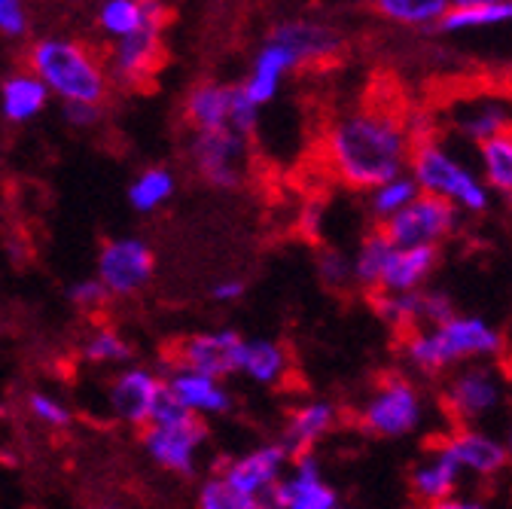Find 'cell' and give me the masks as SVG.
Instances as JSON below:
<instances>
[{
  "instance_id": "1",
  "label": "cell",
  "mask_w": 512,
  "mask_h": 509,
  "mask_svg": "<svg viewBox=\"0 0 512 509\" xmlns=\"http://www.w3.org/2000/svg\"><path fill=\"white\" fill-rule=\"evenodd\" d=\"M412 138L394 116L375 110L351 113L327 135V162L333 174L351 189H375L378 183L403 174L409 165Z\"/></svg>"
},
{
  "instance_id": "2",
  "label": "cell",
  "mask_w": 512,
  "mask_h": 509,
  "mask_svg": "<svg viewBox=\"0 0 512 509\" xmlns=\"http://www.w3.org/2000/svg\"><path fill=\"white\" fill-rule=\"evenodd\" d=\"M503 351L500 330L482 314H452L436 327H415L403 333L400 354L418 375L436 378L464 363L494 360Z\"/></svg>"
},
{
  "instance_id": "3",
  "label": "cell",
  "mask_w": 512,
  "mask_h": 509,
  "mask_svg": "<svg viewBox=\"0 0 512 509\" xmlns=\"http://www.w3.org/2000/svg\"><path fill=\"white\" fill-rule=\"evenodd\" d=\"M409 168L421 193L452 202L461 214H485L491 208V189L485 180L436 141H415Z\"/></svg>"
},
{
  "instance_id": "4",
  "label": "cell",
  "mask_w": 512,
  "mask_h": 509,
  "mask_svg": "<svg viewBox=\"0 0 512 509\" xmlns=\"http://www.w3.org/2000/svg\"><path fill=\"white\" fill-rule=\"evenodd\" d=\"M31 65L43 86L55 89L64 101L101 104L107 77L98 61L74 40H40L31 49Z\"/></svg>"
},
{
  "instance_id": "5",
  "label": "cell",
  "mask_w": 512,
  "mask_h": 509,
  "mask_svg": "<svg viewBox=\"0 0 512 509\" xmlns=\"http://www.w3.org/2000/svg\"><path fill=\"white\" fill-rule=\"evenodd\" d=\"M357 418L360 427L378 439H406L421 430L427 418V397L418 388V381L403 372H391L363 400Z\"/></svg>"
},
{
  "instance_id": "6",
  "label": "cell",
  "mask_w": 512,
  "mask_h": 509,
  "mask_svg": "<svg viewBox=\"0 0 512 509\" xmlns=\"http://www.w3.org/2000/svg\"><path fill=\"white\" fill-rule=\"evenodd\" d=\"M506 400V378L497 366L479 360L458 366L442 385V406L458 427L482 424Z\"/></svg>"
},
{
  "instance_id": "7",
  "label": "cell",
  "mask_w": 512,
  "mask_h": 509,
  "mask_svg": "<svg viewBox=\"0 0 512 509\" xmlns=\"http://www.w3.org/2000/svg\"><path fill=\"white\" fill-rule=\"evenodd\" d=\"M378 229L388 235L394 247H439V241H448L461 229V211L452 202L421 193L412 205H406L391 220H384Z\"/></svg>"
},
{
  "instance_id": "8",
  "label": "cell",
  "mask_w": 512,
  "mask_h": 509,
  "mask_svg": "<svg viewBox=\"0 0 512 509\" xmlns=\"http://www.w3.org/2000/svg\"><path fill=\"white\" fill-rule=\"evenodd\" d=\"M208 421L202 415H186L168 427H144V452L156 467L174 473L180 479H192L199 473V449L208 442Z\"/></svg>"
},
{
  "instance_id": "9",
  "label": "cell",
  "mask_w": 512,
  "mask_h": 509,
  "mask_svg": "<svg viewBox=\"0 0 512 509\" xmlns=\"http://www.w3.org/2000/svg\"><path fill=\"white\" fill-rule=\"evenodd\" d=\"M156 269L153 250L141 238H113L98 253V281L110 296H135Z\"/></svg>"
},
{
  "instance_id": "10",
  "label": "cell",
  "mask_w": 512,
  "mask_h": 509,
  "mask_svg": "<svg viewBox=\"0 0 512 509\" xmlns=\"http://www.w3.org/2000/svg\"><path fill=\"white\" fill-rule=\"evenodd\" d=\"M247 138L238 132L226 129H199L196 141H192V159H196L199 174L217 186V189H238L244 174H241V159L247 153L244 147Z\"/></svg>"
},
{
  "instance_id": "11",
  "label": "cell",
  "mask_w": 512,
  "mask_h": 509,
  "mask_svg": "<svg viewBox=\"0 0 512 509\" xmlns=\"http://www.w3.org/2000/svg\"><path fill=\"white\" fill-rule=\"evenodd\" d=\"M442 445L448 449V455L458 461L464 476L491 482V479H497V476H503L509 470V458H506L500 436H494L491 430H485L479 424L455 427L442 439Z\"/></svg>"
},
{
  "instance_id": "12",
  "label": "cell",
  "mask_w": 512,
  "mask_h": 509,
  "mask_svg": "<svg viewBox=\"0 0 512 509\" xmlns=\"http://www.w3.org/2000/svg\"><path fill=\"white\" fill-rule=\"evenodd\" d=\"M241 351H244V336L238 330H205L189 336L177 348V366L196 369L202 375H211L217 381L232 378L241 372Z\"/></svg>"
},
{
  "instance_id": "13",
  "label": "cell",
  "mask_w": 512,
  "mask_h": 509,
  "mask_svg": "<svg viewBox=\"0 0 512 509\" xmlns=\"http://www.w3.org/2000/svg\"><path fill=\"white\" fill-rule=\"evenodd\" d=\"M162 22H165L162 7L156 4V0H144L141 28L119 37L116 55H113V71H116L119 80L138 83V80L150 77V71L156 68V52L162 46V40H159Z\"/></svg>"
},
{
  "instance_id": "14",
  "label": "cell",
  "mask_w": 512,
  "mask_h": 509,
  "mask_svg": "<svg viewBox=\"0 0 512 509\" xmlns=\"http://www.w3.org/2000/svg\"><path fill=\"white\" fill-rule=\"evenodd\" d=\"M159 388H162V378L144 366L119 369L107 388V403H110L113 418L128 427H147Z\"/></svg>"
},
{
  "instance_id": "15",
  "label": "cell",
  "mask_w": 512,
  "mask_h": 509,
  "mask_svg": "<svg viewBox=\"0 0 512 509\" xmlns=\"http://www.w3.org/2000/svg\"><path fill=\"white\" fill-rule=\"evenodd\" d=\"M339 427V406L330 400H308L302 406H296L281 430V445L287 449L290 461L299 455L314 452L320 442H324L333 430Z\"/></svg>"
},
{
  "instance_id": "16",
  "label": "cell",
  "mask_w": 512,
  "mask_h": 509,
  "mask_svg": "<svg viewBox=\"0 0 512 509\" xmlns=\"http://www.w3.org/2000/svg\"><path fill=\"white\" fill-rule=\"evenodd\" d=\"M284 506L287 509H336L339 491L324 479L320 461L314 452L293 458V470L281 476L278 482Z\"/></svg>"
},
{
  "instance_id": "17",
  "label": "cell",
  "mask_w": 512,
  "mask_h": 509,
  "mask_svg": "<svg viewBox=\"0 0 512 509\" xmlns=\"http://www.w3.org/2000/svg\"><path fill=\"white\" fill-rule=\"evenodd\" d=\"M165 381V388L177 397V403L183 409H189L192 415H229L232 412V394L223 388V381L202 375L196 369H186V366H174V372Z\"/></svg>"
},
{
  "instance_id": "18",
  "label": "cell",
  "mask_w": 512,
  "mask_h": 509,
  "mask_svg": "<svg viewBox=\"0 0 512 509\" xmlns=\"http://www.w3.org/2000/svg\"><path fill=\"white\" fill-rule=\"evenodd\" d=\"M287 464H290V455H287L284 445L281 442H269V445H260V449H253V452L229 461L217 473H223L238 491L253 497L256 491L275 485L284 476Z\"/></svg>"
},
{
  "instance_id": "19",
  "label": "cell",
  "mask_w": 512,
  "mask_h": 509,
  "mask_svg": "<svg viewBox=\"0 0 512 509\" xmlns=\"http://www.w3.org/2000/svg\"><path fill=\"white\" fill-rule=\"evenodd\" d=\"M461 482H464V470L458 467V461L452 455H448V449H445L442 442L433 445V449L409 473L412 494L421 503H427V506H433V503H439L445 497H452L461 488Z\"/></svg>"
},
{
  "instance_id": "20",
  "label": "cell",
  "mask_w": 512,
  "mask_h": 509,
  "mask_svg": "<svg viewBox=\"0 0 512 509\" xmlns=\"http://www.w3.org/2000/svg\"><path fill=\"white\" fill-rule=\"evenodd\" d=\"M439 266V247L421 244V247H394L388 266L381 275L378 293H412L427 287Z\"/></svg>"
},
{
  "instance_id": "21",
  "label": "cell",
  "mask_w": 512,
  "mask_h": 509,
  "mask_svg": "<svg viewBox=\"0 0 512 509\" xmlns=\"http://www.w3.org/2000/svg\"><path fill=\"white\" fill-rule=\"evenodd\" d=\"M269 43L281 46L290 52L293 65H311V61H324L327 55L339 52L342 46V37L327 28V25H308V22H287V25H278L272 34H269Z\"/></svg>"
},
{
  "instance_id": "22",
  "label": "cell",
  "mask_w": 512,
  "mask_h": 509,
  "mask_svg": "<svg viewBox=\"0 0 512 509\" xmlns=\"http://www.w3.org/2000/svg\"><path fill=\"white\" fill-rule=\"evenodd\" d=\"M296 68L293 58L287 49L275 46V43H266V49L256 55V65H253V77L244 83V95L260 107V104H269L275 95H278V86H281V77Z\"/></svg>"
},
{
  "instance_id": "23",
  "label": "cell",
  "mask_w": 512,
  "mask_h": 509,
  "mask_svg": "<svg viewBox=\"0 0 512 509\" xmlns=\"http://www.w3.org/2000/svg\"><path fill=\"white\" fill-rule=\"evenodd\" d=\"M391 253H394V244L388 241V235H384L381 229L369 232L357 253L351 257V278L360 290L366 293H378L381 287V275H384V266H388L391 260Z\"/></svg>"
},
{
  "instance_id": "24",
  "label": "cell",
  "mask_w": 512,
  "mask_h": 509,
  "mask_svg": "<svg viewBox=\"0 0 512 509\" xmlns=\"http://www.w3.org/2000/svg\"><path fill=\"white\" fill-rule=\"evenodd\" d=\"M476 147H479V165H482L479 177L485 180V186L491 193L512 199V125Z\"/></svg>"
},
{
  "instance_id": "25",
  "label": "cell",
  "mask_w": 512,
  "mask_h": 509,
  "mask_svg": "<svg viewBox=\"0 0 512 509\" xmlns=\"http://www.w3.org/2000/svg\"><path fill=\"white\" fill-rule=\"evenodd\" d=\"M290 360L287 351L272 342V339H244V351H241V372L256 381V385H278L284 378Z\"/></svg>"
},
{
  "instance_id": "26",
  "label": "cell",
  "mask_w": 512,
  "mask_h": 509,
  "mask_svg": "<svg viewBox=\"0 0 512 509\" xmlns=\"http://www.w3.org/2000/svg\"><path fill=\"white\" fill-rule=\"evenodd\" d=\"M509 22H512V0H497V4H479V7H452L436 22V31L455 34L473 28H497Z\"/></svg>"
},
{
  "instance_id": "27",
  "label": "cell",
  "mask_w": 512,
  "mask_h": 509,
  "mask_svg": "<svg viewBox=\"0 0 512 509\" xmlns=\"http://www.w3.org/2000/svg\"><path fill=\"white\" fill-rule=\"evenodd\" d=\"M372 4L384 19H391L397 25H409V28L436 25L452 10V0H372Z\"/></svg>"
},
{
  "instance_id": "28",
  "label": "cell",
  "mask_w": 512,
  "mask_h": 509,
  "mask_svg": "<svg viewBox=\"0 0 512 509\" xmlns=\"http://www.w3.org/2000/svg\"><path fill=\"white\" fill-rule=\"evenodd\" d=\"M186 113L199 129H226L229 125V89L217 86V83L196 86L189 95Z\"/></svg>"
},
{
  "instance_id": "29",
  "label": "cell",
  "mask_w": 512,
  "mask_h": 509,
  "mask_svg": "<svg viewBox=\"0 0 512 509\" xmlns=\"http://www.w3.org/2000/svg\"><path fill=\"white\" fill-rule=\"evenodd\" d=\"M418 196H421V189L412 180V174H397L391 180L378 183L375 189H369V211H372V217H378L384 223L394 214H400L406 205H412Z\"/></svg>"
},
{
  "instance_id": "30",
  "label": "cell",
  "mask_w": 512,
  "mask_h": 509,
  "mask_svg": "<svg viewBox=\"0 0 512 509\" xmlns=\"http://www.w3.org/2000/svg\"><path fill=\"white\" fill-rule=\"evenodd\" d=\"M80 357L92 366H116V363H132L135 348L122 333H116L110 327H98L80 345Z\"/></svg>"
},
{
  "instance_id": "31",
  "label": "cell",
  "mask_w": 512,
  "mask_h": 509,
  "mask_svg": "<svg viewBox=\"0 0 512 509\" xmlns=\"http://www.w3.org/2000/svg\"><path fill=\"white\" fill-rule=\"evenodd\" d=\"M46 104V86L37 77H10L4 83V116L25 122L37 116Z\"/></svg>"
},
{
  "instance_id": "32",
  "label": "cell",
  "mask_w": 512,
  "mask_h": 509,
  "mask_svg": "<svg viewBox=\"0 0 512 509\" xmlns=\"http://www.w3.org/2000/svg\"><path fill=\"white\" fill-rule=\"evenodd\" d=\"M509 125H512V119H509L506 107L497 101H482L476 107H467L464 116L458 119L461 135L470 138L473 144H482V141L500 135L503 129H509Z\"/></svg>"
},
{
  "instance_id": "33",
  "label": "cell",
  "mask_w": 512,
  "mask_h": 509,
  "mask_svg": "<svg viewBox=\"0 0 512 509\" xmlns=\"http://www.w3.org/2000/svg\"><path fill=\"white\" fill-rule=\"evenodd\" d=\"M171 196H174V177L165 168H147L144 174L135 177L132 186H128V202L141 214L162 208Z\"/></svg>"
},
{
  "instance_id": "34",
  "label": "cell",
  "mask_w": 512,
  "mask_h": 509,
  "mask_svg": "<svg viewBox=\"0 0 512 509\" xmlns=\"http://www.w3.org/2000/svg\"><path fill=\"white\" fill-rule=\"evenodd\" d=\"M375 314L384 327H391L394 333H409L421 327L418 321V290L412 293H375L372 299Z\"/></svg>"
},
{
  "instance_id": "35",
  "label": "cell",
  "mask_w": 512,
  "mask_h": 509,
  "mask_svg": "<svg viewBox=\"0 0 512 509\" xmlns=\"http://www.w3.org/2000/svg\"><path fill=\"white\" fill-rule=\"evenodd\" d=\"M196 509H256V506L250 494L238 491L223 473H214L199 485Z\"/></svg>"
},
{
  "instance_id": "36",
  "label": "cell",
  "mask_w": 512,
  "mask_h": 509,
  "mask_svg": "<svg viewBox=\"0 0 512 509\" xmlns=\"http://www.w3.org/2000/svg\"><path fill=\"white\" fill-rule=\"evenodd\" d=\"M314 266H317V281L324 284L327 290H333V293H342L345 287L354 284V278H351V260L345 257L339 247H320Z\"/></svg>"
},
{
  "instance_id": "37",
  "label": "cell",
  "mask_w": 512,
  "mask_h": 509,
  "mask_svg": "<svg viewBox=\"0 0 512 509\" xmlns=\"http://www.w3.org/2000/svg\"><path fill=\"white\" fill-rule=\"evenodd\" d=\"M144 22V0H107L101 10V28L107 34L125 37Z\"/></svg>"
},
{
  "instance_id": "38",
  "label": "cell",
  "mask_w": 512,
  "mask_h": 509,
  "mask_svg": "<svg viewBox=\"0 0 512 509\" xmlns=\"http://www.w3.org/2000/svg\"><path fill=\"white\" fill-rule=\"evenodd\" d=\"M25 409L37 424H43L49 430H68L74 424V412L61 400H55L52 394H43V391H28L25 394Z\"/></svg>"
},
{
  "instance_id": "39",
  "label": "cell",
  "mask_w": 512,
  "mask_h": 509,
  "mask_svg": "<svg viewBox=\"0 0 512 509\" xmlns=\"http://www.w3.org/2000/svg\"><path fill=\"white\" fill-rule=\"evenodd\" d=\"M452 314H458V308H455V299L445 290H436V287L418 290V321H421V327H436V324L448 321Z\"/></svg>"
},
{
  "instance_id": "40",
  "label": "cell",
  "mask_w": 512,
  "mask_h": 509,
  "mask_svg": "<svg viewBox=\"0 0 512 509\" xmlns=\"http://www.w3.org/2000/svg\"><path fill=\"white\" fill-rule=\"evenodd\" d=\"M64 296H68V302L83 314H95L110 302V293L104 290V284L98 278H83V281L71 284L68 290H64Z\"/></svg>"
},
{
  "instance_id": "41",
  "label": "cell",
  "mask_w": 512,
  "mask_h": 509,
  "mask_svg": "<svg viewBox=\"0 0 512 509\" xmlns=\"http://www.w3.org/2000/svg\"><path fill=\"white\" fill-rule=\"evenodd\" d=\"M229 129L247 138L256 129V104L244 95V86L229 89Z\"/></svg>"
},
{
  "instance_id": "42",
  "label": "cell",
  "mask_w": 512,
  "mask_h": 509,
  "mask_svg": "<svg viewBox=\"0 0 512 509\" xmlns=\"http://www.w3.org/2000/svg\"><path fill=\"white\" fill-rule=\"evenodd\" d=\"M25 28H28V22H25L19 0H0V31L10 37H19V34H25Z\"/></svg>"
},
{
  "instance_id": "43",
  "label": "cell",
  "mask_w": 512,
  "mask_h": 509,
  "mask_svg": "<svg viewBox=\"0 0 512 509\" xmlns=\"http://www.w3.org/2000/svg\"><path fill=\"white\" fill-rule=\"evenodd\" d=\"M247 293V281L244 278H223L211 287V299L220 302V305H232L238 299H244Z\"/></svg>"
},
{
  "instance_id": "44",
  "label": "cell",
  "mask_w": 512,
  "mask_h": 509,
  "mask_svg": "<svg viewBox=\"0 0 512 509\" xmlns=\"http://www.w3.org/2000/svg\"><path fill=\"white\" fill-rule=\"evenodd\" d=\"M64 116H68V122H74V125H92V122H98L101 110H98V104L64 101Z\"/></svg>"
},
{
  "instance_id": "45",
  "label": "cell",
  "mask_w": 512,
  "mask_h": 509,
  "mask_svg": "<svg viewBox=\"0 0 512 509\" xmlns=\"http://www.w3.org/2000/svg\"><path fill=\"white\" fill-rule=\"evenodd\" d=\"M427 509H491V503L482 500V497H476V494H461V491H455L452 497H445V500H439V503H433V506H427Z\"/></svg>"
},
{
  "instance_id": "46",
  "label": "cell",
  "mask_w": 512,
  "mask_h": 509,
  "mask_svg": "<svg viewBox=\"0 0 512 509\" xmlns=\"http://www.w3.org/2000/svg\"><path fill=\"white\" fill-rule=\"evenodd\" d=\"M278 482H281V479H278ZM278 482L253 494V506H256V509H287V506H284V497H281Z\"/></svg>"
},
{
  "instance_id": "47",
  "label": "cell",
  "mask_w": 512,
  "mask_h": 509,
  "mask_svg": "<svg viewBox=\"0 0 512 509\" xmlns=\"http://www.w3.org/2000/svg\"><path fill=\"white\" fill-rule=\"evenodd\" d=\"M500 442H503V449H506V458H509V467H512V418H509V424H506V430H503Z\"/></svg>"
},
{
  "instance_id": "48",
  "label": "cell",
  "mask_w": 512,
  "mask_h": 509,
  "mask_svg": "<svg viewBox=\"0 0 512 509\" xmlns=\"http://www.w3.org/2000/svg\"><path fill=\"white\" fill-rule=\"evenodd\" d=\"M479 4H497V0H452V7H479Z\"/></svg>"
},
{
  "instance_id": "49",
  "label": "cell",
  "mask_w": 512,
  "mask_h": 509,
  "mask_svg": "<svg viewBox=\"0 0 512 509\" xmlns=\"http://www.w3.org/2000/svg\"><path fill=\"white\" fill-rule=\"evenodd\" d=\"M95 509H122V506H95Z\"/></svg>"
},
{
  "instance_id": "50",
  "label": "cell",
  "mask_w": 512,
  "mask_h": 509,
  "mask_svg": "<svg viewBox=\"0 0 512 509\" xmlns=\"http://www.w3.org/2000/svg\"><path fill=\"white\" fill-rule=\"evenodd\" d=\"M336 509H348V506H342V503H339V506H336Z\"/></svg>"
}]
</instances>
